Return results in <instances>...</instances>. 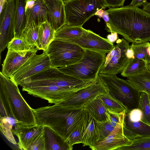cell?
<instances>
[{
	"mask_svg": "<svg viewBox=\"0 0 150 150\" xmlns=\"http://www.w3.org/2000/svg\"><path fill=\"white\" fill-rule=\"evenodd\" d=\"M109 21L106 24L108 32L121 35L130 42L150 41V14L138 7L128 5L109 7Z\"/></svg>",
	"mask_w": 150,
	"mask_h": 150,
	"instance_id": "1",
	"label": "cell"
},
{
	"mask_svg": "<svg viewBox=\"0 0 150 150\" xmlns=\"http://www.w3.org/2000/svg\"><path fill=\"white\" fill-rule=\"evenodd\" d=\"M83 108L69 109L59 104L33 109L37 124L50 127L65 140L81 120Z\"/></svg>",
	"mask_w": 150,
	"mask_h": 150,
	"instance_id": "2",
	"label": "cell"
},
{
	"mask_svg": "<svg viewBox=\"0 0 150 150\" xmlns=\"http://www.w3.org/2000/svg\"><path fill=\"white\" fill-rule=\"evenodd\" d=\"M18 85L0 72V104L7 116L11 117L25 126L37 124L33 109L21 95Z\"/></svg>",
	"mask_w": 150,
	"mask_h": 150,
	"instance_id": "3",
	"label": "cell"
},
{
	"mask_svg": "<svg viewBox=\"0 0 150 150\" xmlns=\"http://www.w3.org/2000/svg\"><path fill=\"white\" fill-rule=\"evenodd\" d=\"M98 79L107 89L108 93L120 102L127 112L138 108L140 92L127 80L116 75L99 74Z\"/></svg>",
	"mask_w": 150,
	"mask_h": 150,
	"instance_id": "4",
	"label": "cell"
},
{
	"mask_svg": "<svg viewBox=\"0 0 150 150\" xmlns=\"http://www.w3.org/2000/svg\"><path fill=\"white\" fill-rule=\"evenodd\" d=\"M106 52L85 50L82 59L74 64L59 67L67 74L81 80L96 81L99 71L104 63Z\"/></svg>",
	"mask_w": 150,
	"mask_h": 150,
	"instance_id": "5",
	"label": "cell"
},
{
	"mask_svg": "<svg viewBox=\"0 0 150 150\" xmlns=\"http://www.w3.org/2000/svg\"><path fill=\"white\" fill-rule=\"evenodd\" d=\"M95 82L78 79L64 73L58 67H51L25 79L20 86L53 85L68 88H82Z\"/></svg>",
	"mask_w": 150,
	"mask_h": 150,
	"instance_id": "6",
	"label": "cell"
},
{
	"mask_svg": "<svg viewBox=\"0 0 150 150\" xmlns=\"http://www.w3.org/2000/svg\"><path fill=\"white\" fill-rule=\"evenodd\" d=\"M66 24L82 27L100 9L108 7L103 0H64Z\"/></svg>",
	"mask_w": 150,
	"mask_h": 150,
	"instance_id": "7",
	"label": "cell"
},
{
	"mask_svg": "<svg viewBox=\"0 0 150 150\" xmlns=\"http://www.w3.org/2000/svg\"><path fill=\"white\" fill-rule=\"evenodd\" d=\"M45 51L52 67H63L74 64L83 58L85 50L71 42L54 39Z\"/></svg>",
	"mask_w": 150,
	"mask_h": 150,
	"instance_id": "8",
	"label": "cell"
},
{
	"mask_svg": "<svg viewBox=\"0 0 150 150\" xmlns=\"http://www.w3.org/2000/svg\"><path fill=\"white\" fill-rule=\"evenodd\" d=\"M116 42L106 56L99 74L116 75L121 73L130 60L135 57L129 42L122 38Z\"/></svg>",
	"mask_w": 150,
	"mask_h": 150,
	"instance_id": "9",
	"label": "cell"
},
{
	"mask_svg": "<svg viewBox=\"0 0 150 150\" xmlns=\"http://www.w3.org/2000/svg\"><path fill=\"white\" fill-rule=\"evenodd\" d=\"M36 53L33 54L10 78L18 86L25 79L51 67L49 57L45 51L40 54Z\"/></svg>",
	"mask_w": 150,
	"mask_h": 150,
	"instance_id": "10",
	"label": "cell"
},
{
	"mask_svg": "<svg viewBox=\"0 0 150 150\" xmlns=\"http://www.w3.org/2000/svg\"><path fill=\"white\" fill-rule=\"evenodd\" d=\"M21 87L23 91L54 104L61 103L72 93L83 88H68L53 85H23Z\"/></svg>",
	"mask_w": 150,
	"mask_h": 150,
	"instance_id": "11",
	"label": "cell"
},
{
	"mask_svg": "<svg viewBox=\"0 0 150 150\" xmlns=\"http://www.w3.org/2000/svg\"><path fill=\"white\" fill-rule=\"evenodd\" d=\"M108 93L105 87L98 79L97 81L73 93L59 104L69 109H80L96 97Z\"/></svg>",
	"mask_w": 150,
	"mask_h": 150,
	"instance_id": "12",
	"label": "cell"
},
{
	"mask_svg": "<svg viewBox=\"0 0 150 150\" xmlns=\"http://www.w3.org/2000/svg\"><path fill=\"white\" fill-rule=\"evenodd\" d=\"M16 0H7L0 13V53L7 47L14 36Z\"/></svg>",
	"mask_w": 150,
	"mask_h": 150,
	"instance_id": "13",
	"label": "cell"
},
{
	"mask_svg": "<svg viewBox=\"0 0 150 150\" xmlns=\"http://www.w3.org/2000/svg\"><path fill=\"white\" fill-rule=\"evenodd\" d=\"M126 112L125 109L118 123L107 137L89 147L92 150H117L121 147L130 145L132 140L127 138L124 133Z\"/></svg>",
	"mask_w": 150,
	"mask_h": 150,
	"instance_id": "14",
	"label": "cell"
},
{
	"mask_svg": "<svg viewBox=\"0 0 150 150\" xmlns=\"http://www.w3.org/2000/svg\"><path fill=\"white\" fill-rule=\"evenodd\" d=\"M64 41L77 44L85 50H96L107 53L110 51L114 47L113 43L107 39L102 38L90 30L79 38Z\"/></svg>",
	"mask_w": 150,
	"mask_h": 150,
	"instance_id": "15",
	"label": "cell"
},
{
	"mask_svg": "<svg viewBox=\"0 0 150 150\" xmlns=\"http://www.w3.org/2000/svg\"><path fill=\"white\" fill-rule=\"evenodd\" d=\"M98 122L83 108L80 122L83 146H93L99 141V132Z\"/></svg>",
	"mask_w": 150,
	"mask_h": 150,
	"instance_id": "16",
	"label": "cell"
},
{
	"mask_svg": "<svg viewBox=\"0 0 150 150\" xmlns=\"http://www.w3.org/2000/svg\"><path fill=\"white\" fill-rule=\"evenodd\" d=\"M38 50L37 48L24 51L8 50L2 64L1 72L7 77L10 78L33 54Z\"/></svg>",
	"mask_w": 150,
	"mask_h": 150,
	"instance_id": "17",
	"label": "cell"
},
{
	"mask_svg": "<svg viewBox=\"0 0 150 150\" xmlns=\"http://www.w3.org/2000/svg\"><path fill=\"white\" fill-rule=\"evenodd\" d=\"M43 1L47 11V21L56 32L66 24L64 0Z\"/></svg>",
	"mask_w": 150,
	"mask_h": 150,
	"instance_id": "18",
	"label": "cell"
},
{
	"mask_svg": "<svg viewBox=\"0 0 150 150\" xmlns=\"http://www.w3.org/2000/svg\"><path fill=\"white\" fill-rule=\"evenodd\" d=\"M44 129L43 126L38 124L32 126H25L20 123L17 124L12 131L13 134L18 137L19 149L25 150L27 146L43 132Z\"/></svg>",
	"mask_w": 150,
	"mask_h": 150,
	"instance_id": "19",
	"label": "cell"
},
{
	"mask_svg": "<svg viewBox=\"0 0 150 150\" xmlns=\"http://www.w3.org/2000/svg\"><path fill=\"white\" fill-rule=\"evenodd\" d=\"M25 12V27L33 22L39 27L47 21V11L43 0H27Z\"/></svg>",
	"mask_w": 150,
	"mask_h": 150,
	"instance_id": "20",
	"label": "cell"
},
{
	"mask_svg": "<svg viewBox=\"0 0 150 150\" xmlns=\"http://www.w3.org/2000/svg\"><path fill=\"white\" fill-rule=\"evenodd\" d=\"M45 150H72L73 146L49 127L44 126Z\"/></svg>",
	"mask_w": 150,
	"mask_h": 150,
	"instance_id": "21",
	"label": "cell"
},
{
	"mask_svg": "<svg viewBox=\"0 0 150 150\" xmlns=\"http://www.w3.org/2000/svg\"><path fill=\"white\" fill-rule=\"evenodd\" d=\"M27 0H16L14 24V38H22L23 32L25 27V12Z\"/></svg>",
	"mask_w": 150,
	"mask_h": 150,
	"instance_id": "22",
	"label": "cell"
},
{
	"mask_svg": "<svg viewBox=\"0 0 150 150\" xmlns=\"http://www.w3.org/2000/svg\"><path fill=\"white\" fill-rule=\"evenodd\" d=\"M83 108L98 122L108 120L106 114L108 109L99 96L87 103Z\"/></svg>",
	"mask_w": 150,
	"mask_h": 150,
	"instance_id": "23",
	"label": "cell"
},
{
	"mask_svg": "<svg viewBox=\"0 0 150 150\" xmlns=\"http://www.w3.org/2000/svg\"><path fill=\"white\" fill-rule=\"evenodd\" d=\"M127 80L140 92H144L150 99V71L147 69L140 74L127 77Z\"/></svg>",
	"mask_w": 150,
	"mask_h": 150,
	"instance_id": "24",
	"label": "cell"
},
{
	"mask_svg": "<svg viewBox=\"0 0 150 150\" xmlns=\"http://www.w3.org/2000/svg\"><path fill=\"white\" fill-rule=\"evenodd\" d=\"M88 31L82 27L73 26L66 24L56 31L54 39L64 40L76 39L81 37Z\"/></svg>",
	"mask_w": 150,
	"mask_h": 150,
	"instance_id": "25",
	"label": "cell"
},
{
	"mask_svg": "<svg viewBox=\"0 0 150 150\" xmlns=\"http://www.w3.org/2000/svg\"><path fill=\"white\" fill-rule=\"evenodd\" d=\"M55 30L47 21L41 24L39 28L38 46L39 50L45 51L54 39Z\"/></svg>",
	"mask_w": 150,
	"mask_h": 150,
	"instance_id": "26",
	"label": "cell"
},
{
	"mask_svg": "<svg viewBox=\"0 0 150 150\" xmlns=\"http://www.w3.org/2000/svg\"><path fill=\"white\" fill-rule=\"evenodd\" d=\"M124 125L126 128L138 137L150 136V125L142 120L132 121L129 119L126 113Z\"/></svg>",
	"mask_w": 150,
	"mask_h": 150,
	"instance_id": "27",
	"label": "cell"
},
{
	"mask_svg": "<svg viewBox=\"0 0 150 150\" xmlns=\"http://www.w3.org/2000/svg\"><path fill=\"white\" fill-rule=\"evenodd\" d=\"M147 69L146 62L142 59L134 57L130 60L121 73V75L127 77L142 73Z\"/></svg>",
	"mask_w": 150,
	"mask_h": 150,
	"instance_id": "28",
	"label": "cell"
},
{
	"mask_svg": "<svg viewBox=\"0 0 150 150\" xmlns=\"http://www.w3.org/2000/svg\"><path fill=\"white\" fill-rule=\"evenodd\" d=\"M18 123H21L18 121L10 117H0V129L1 132L9 141L14 144H16V142L13 135L12 131L13 129L12 128L14 125Z\"/></svg>",
	"mask_w": 150,
	"mask_h": 150,
	"instance_id": "29",
	"label": "cell"
},
{
	"mask_svg": "<svg viewBox=\"0 0 150 150\" xmlns=\"http://www.w3.org/2000/svg\"><path fill=\"white\" fill-rule=\"evenodd\" d=\"M39 28V26L33 22L26 27L22 33L23 38L37 48L38 46Z\"/></svg>",
	"mask_w": 150,
	"mask_h": 150,
	"instance_id": "30",
	"label": "cell"
},
{
	"mask_svg": "<svg viewBox=\"0 0 150 150\" xmlns=\"http://www.w3.org/2000/svg\"><path fill=\"white\" fill-rule=\"evenodd\" d=\"M137 108L142 113L141 120L150 125V99L146 93L140 92Z\"/></svg>",
	"mask_w": 150,
	"mask_h": 150,
	"instance_id": "31",
	"label": "cell"
},
{
	"mask_svg": "<svg viewBox=\"0 0 150 150\" xmlns=\"http://www.w3.org/2000/svg\"><path fill=\"white\" fill-rule=\"evenodd\" d=\"M131 144L117 150H150V136L139 137L132 139Z\"/></svg>",
	"mask_w": 150,
	"mask_h": 150,
	"instance_id": "32",
	"label": "cell"
},
{
	"mask_svg": "<svg viewBox=\"0 0 150 150\" xmlns=\"http://www.w3.org/2000/svg\"><path fill=\"white\" fill-rule=\"evenodd\" d=\"M150 43L148 41L143 42H132L131 47L135 58L142 59L147 62L149 58L148 50Z\"/></svg>",
	"mask_w": 150,
	"mask_h": 150,
	"instance_id": "33",
	"label": "cell"
},
{
	"mask_svg": "<svg viewBox=\"0 0 150 150\" xmlns=\"http://www.w3.org/2000/svg\"><path fill=\"white\" fill-rule=\"evenodd\" d=\"M7 48L8 50L16 51H28L37 48L23 38H14L8 43Z\"/></svg>",
	"mask_w": 150,
	"mask_h": 150,
	"instance_id": "34",
	"label": "cell"
},
{
	"mask_svg": "<svg viewBox=\"0 0 150 150\" xmlns=\"http://www.w3.org/2000/svg\"><path fill=\"white\" fill-rule=\"evenodd\" d=\"M99 96L108 110L120 112L126 109L120 102L108 93L101 95Z\"/></svg>",
	"mask_w": 150,
	"mask_h": 150,
	"instance_id": "35",
	"label": "cell"
},
{
	"mask_svg": "<svg viewBox=\"0 0 150 150\" xmlns=\"http://www.w3.org/2000/svg\"><path fill=\"white\" fill-rule=\"evenodd\" d=\"M25 150H45L44 130L30 143Z\"/></svg>",
	"mask_w": 150,
	"mask_h": 150,
	"instance_id": "36",
	"label": "cell"
},
{
	"mask_svg": "<svg viewBox=\"0 0 150 150\" xmlns=\"http://www.w3.org/2000/svg\"><path fill=\"white\" fill-rule=\"evenodd\" d=\"M98 123L99 132V141H100L107 137L114 127L111 125L108 120L101 122H98Z\"/></svg>",
	"mask_w": 150,
	"mask_h": 150,
	"instance_id": "37",
	"label": "cell"
},
{
	"mask_svg": "<svg viewBox=\"0 0 150 150\" xmlns=\"http://www.w3.org/2000/svg\"><path fill=\"white\" fill-rule=\"evenodd\" d=\"M67 141L72 146L75 144L82 143L80 122L68 138Z\"/></svg>",
	"mask_w": 150,
	"mask_h": 150,
	"instance_id": "38",
	"label": "cell"
},
{
	"mask_svg": "<svg viewBox=\"0 0 150 150\" xmlns=\"http://www.w3.org/2000/svg\"><path fill=\"white\" fill-rule=\"evenodd\" d=\"M124 110L121 112H117L109 110H107L106 114L108 120L111 125L114 127H115L118 123Z\"/></svg>",
	"mask_w": 150,
	"mask_h": 150,
	"instance_id": "39",
	"label": "cell"
},
{
	"mask_svg": "<svg viewBox=\"0 0 150 150\" xmlns=\"http://www.w3.org/2000/svg\"><path fill=\"white\" fill-rule=\"evenodd\" d=\"M126 113L129 119L134 122L141 120L142 117V111L138 108L132 109L129 112L126 111Z\"/></svg>",
	"mask_w": 150,
	"mask_h": 150,
	"instance_id": "40",
	"label": "cell"
},
{
	"mask_svg": "<svg viewBox=\"0 0 150 150\" xmlns=\"http://www.w3.org/2000/svg\"><path fill=\"white\" fill-rule=\"evenodd\" d=\"M108 7L123 6L125 0H103Z\"/></svg>",
	"mask_w": 150,
	"mask_h": 150,
	"instance_id": "41",
	"label": "cell"
},
{
	"mask_svg": "<svg viewBox=\"0 0 150 150\" xmlns=\"http://www.w3.org/2000/svg\"><path fill=\"white\" fill-rule=\"evenodd\" d=\"M146 1L147 0H132L129 5L139 7L143 5L147 2Z\"/></svg>",
	"mask_w": 150,
	"mask_h": 150,
	"instance_id": "42",
	"label": "cell"
},
{
	"mask_svg": "<svg viewBox=\"0 0 150 150\" xmlns=\"http://www.w3.org/2000/svg\"><path fill=\"white\" fill-rule=\"evenodd\" d=\"M117 34L116 33H111L110 34L107 35V39L110 42L113 43L117 40L118 38Z\"/></svg>",
	"mask_w": 150,
	"mask_h": 150,
	"instance_id": "43",
	"label": "cell"
},
{
	"mask_svg": "<svg viewBox=\"0 0 150 150\" xmlns=\"http://www.w3.org/2000/svg\"><path fill=\"white\" fill-rule=\"evenodd\" d=\"M142 6V9L147 13L150 14V2H147Z\"/></svg>",
	"mask_w": 150,
	"mask_h": 150,
	"instance_id": "44",
	"label": "cell"
},
{
	"mask_svg": "<svg viewBox=\"0 0 150 150\" xmlns=\"http://www.w3.org/2000/svg\"><path fill=\"white\" fill-rule=\"evenodd\" d=\"M102 18L104 20L106 24L109 22V16L108 13L106 10H104V13Z\"/></svg>",
	"mask_w": 150,
	"mask_h": 150,
	"instance_id": "45",
	"label": "cell"
},
{
	"mask_svg": "<svg viewBox=\"0 0 150 150\" xmlns=\"http://www.w3.org/2000/svg\"><path fill=\"white\" fill-rule=\"evenodd\" d=\"M7 1V0H0V13L3 11Z\"/></svg>",
	"mask_w": 150,
	"mask_h": 150,
	"instance_id": "46",
	"label": "cell"
},
{
	"mask_svg": "<svg viewBox=\"0 0 150 150\" xmlns=\"http://www.w3.org/2000/svg\"><path fill=\"white\" fill-rule=\"evenodd\" d=\"M104 10L103 9H100L98 10L96 13L95 15L98 16L100 17H102L104 13Z\"/></svg>",
	"mask_w": 150,
	"mask_h": 150,
	"instance_id": "47",
	"label": "cell"
},
{
	"mask_svg": "<svg viewBox=\"0 0 150 150\" xmlns=\"http://www.w3.org/2000/svg\"><path fill=\"white\" fill-rule=\"evenodd\" d=\"M149 58L147 62H150V47H149L148 50Z\"/></svg>",
	"mask_w": 150,
	"mask_h": 150,
	"instance_id": "48",
	"label": "cell"
},
{
	"mask_svg": "<svg viewBox=\"0 0 150 150\" xmlns=\"http://www.w3.org/2000/svg\"><path fill=\"white\" fill-rule=\"evenodd\" d=\"M146 66L148 69L150 71V63L147 62L146 63Z\"/></svg>",
	"mask_w": 150,
	"mask_h": 150,
	"instance_id": "49",
	"label": "cell"
},
{
	"mask_svg": "<svg viewBox=\"0 0 150 150\" xmlns=\"http://www.w3.org/2000/svg\"></svg>",
	"mask_w": 150,
	"mask_h": 150,
	"instance_id": "50",
	"label": "cell"
},
{
	"mask_svg": "<svg viewBox=\"0 0 150 150\" xmlns=\"http://www.w3.org/2000/svg\"></svg>",
	"mask_w": 150,
	"mask_h": 150,
	"instance_id": "51",
	"label": "cell"
}]
</instances>
